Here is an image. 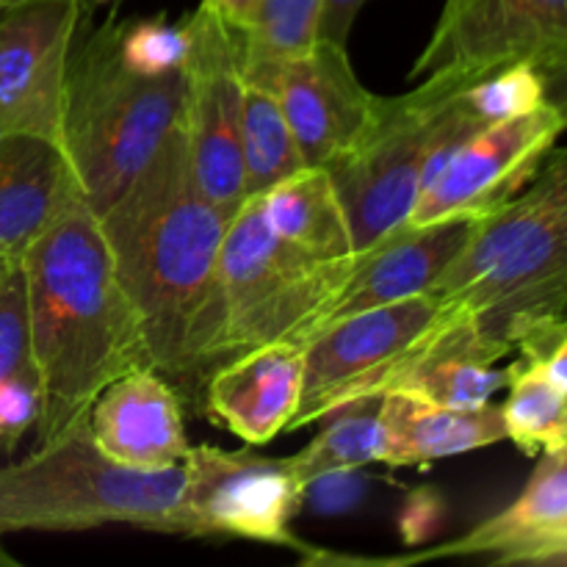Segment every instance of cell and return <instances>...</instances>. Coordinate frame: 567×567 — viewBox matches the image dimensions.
<instances>
[{"instance_id": "484cf974", "label": "cell", "mask_w": 567, "mask_h": 567, "mask_svg": "<svg viewBox=\"0 0 567 567\" xmlns=\"http://www.w3.org/2000/svg\"><path fill=\"white\" fill-rule=\"evenodd\" d=\"M324 0H258L241 37L244 78L302 55L319 42Z\"/></svg>"}, {"instance_id": "f546056e", "label": "cell", "mask_w": 567, "mask_h": 567, "mask_svg": "<svg viewBox=\"0 0 567 567\" xmlns=\"http://www.w3.org/2000/svg\"><path fill=\"white\" fill-rule=\"evenodd\" d=\"M42 415V391L37 377H11L0 382V446L11 449Z\"/></svg>"}, {"instance_id": "836d02e7", "label": "cell", "mask_w": 567, "mask_h": 567, "mask_svg": "<svg viewBox=\"0 0 567 567\" xmlns=\"http://www.w3.org/2000/svg\"><path fill=\"white\" fill-rule=\"evenodd\" d=\"M203 6L214 11L216 17H221L230 28L241 31L249 22V17H252L258 0H203Z\"/></svg>"}, {"instance_id": "2e32d148", "label": "cell", "mask_w": 567, "mask_h": 567, "mask_svg": "<svg viewBox=\"0 0 567 567\" xmlns=\"http://www.w3.org/2000/svg\"><path fill=\"white\" fill-rule=\"evenodd\" d=\"M305 343H269L216 365L205 385V413L227 432L264 446L288 432L299 410Z\"/></svg>"}, {"instance_id": "d4e9b609", "label": "cell", "mask_w": 567, "mask_h": 567, "mask_svg": "<svg viewBox=\"0 0 567 567\" xmlns=\"http://www.w3.org/2000/svg\"><path fill=\"white\" fill-rule=\"evenodd\" d=\"M382 396L360 399V402L343 404L324 415L327 426L302 449L293 454L291 465L299 482L308 485L316 476L338 468H360L365 463L382 460V421H380Z\"/></svg>"}, {"instance_id": "603a6c76", "label": "cell", "mask_w": 567, "mask_h": 567, "mask_svg": "<svg viewBox=\"0 0 567 567\" xmlns=\"http://www.w3.org/2000/svg\"><path fill=\"white\" fill-rule=\"evenodd\" d=\"M507 388L502 404L507 441L529 457L567 449V391L551 380L543 358L520 354L509 365Z\"/></svg>"}, {"instance_id": "5bb4252c", "label": "cell", "mask_w": 567, "mask_h": 567, "mask_svg": "<svg viewBox=\"0 0 567 567\" xmlns=\"http://www.w3.org/2000/svg\"><path fill=\"white\" fill-rule=\"evenodd\" d=\"M280 103L308 166L341 158L374 120L380 94L360 83L347 44L319 39L308 53L249 75Z\"/></svg>"}, {"instance_id": "7402d4cb", "label": "cell", "mask_w": 567, "mask_h": 567, "mask_svg": "<svg viewBox=\"0 0 567 567\" xmlns=\"http://www.w3.org/2000/svg\"><path fill=\"white\" fill-rule=\"evenodd\" d=\"M264 216L282 241L319 260L354 255L352 227L338 188L324 166H305L260 194Z\"/></svg>"}, {"instance_id": "7c38bea8", "label": "cell", "mask_w": 567, "mask_h": 567, "mask_svg": "<svg viewBox=\"0 0 567 567\" xmlns=\"http://www.w3.org/2000/svg\"><path fill=\"white\" fill-rule=\"evenodd\" d=\"M565 131L567 114L554 103L482 127L432 172L408 225L491 214L535 177Z\"/></svg>"}, {"instance_id": "3957f363", "label": "cell", "mask_w": 567, "mask_h": 567, "mask_svg": "<svg viewBox=\"0 0 567 567\" xmlns=\"http://www.w3.org/2000/svg\"><path fill=\"white\" fill-rule=\"evenodd\" d=\"M432 293L487 341L543 358L567 330V147H554L515 197L480 216Z\"/></svg>"}, {"instance_id": "d6986e66", "label": "cell", "mask_w": 567, "mask_h": 567, "mask_svg": "<svg viewBox=\"0 0 567 567\" xmlns=\"http://www.w3.org/2000/svg\"><path fill=\"white\" fill-rule=\"evenodd\" d=\"M75 199L81 186L59 142L0 136V258H20Z\"/></svg>"}, {"instance_id": "5b68a950", "label": "cell", "mask_w": 567, "mask_h": 567, "mask_svg": "<svg viewBox=\"0 0 567 567\" xmlns=\"http://www.w3.org/2000/svg\"><path fill=\"white\" fill-rule=\"evenodd\" d=\"M186 72L147 75L122 59L120 22L105 20L72 42L61 147L83 199L97 216L150 164L181 125Z\"/></svg>"}, {"instance_id": "8992f818", "label": "cell", "mask_w": 567, "mask_h": 567, "mask_svg": "<svg viewBox=\"0 0 567 567\" xmlns=\"http://www.w3.org/2000/svg\"><path fill=\"white\" fill-rule=\"evenodd\" d=\"M476 78L432 72L419 89L380 97L363 136L324 169L352 227L354 255L408 225L432 172L485 125L465 109L463 86Z\"/></svg>"}, {"instance_id": "7a4b0ae2", "label": "cell", "mask_w": 567, "mask_h": 567, "mask_svg": "<svg viewBox=\"0 0 567 567\" xmlns=\"http://www.w3.org/2000/svg\"><path fill=\"white\" fill-rule=\"evenodd\" d=\"M31 302L39 443L86 419L109 382L150 363L142 321L116 277L100 216L75 199L20 255Z\"/></svg>"}, {"instance_id": "277c9868", "label": "cell", "mask_w": 567, "mask_h": 567, "mask_svg": "<svg viewBox=\"0 0 567 567\" xmlns=\"http://www.w3.org/2000/svg\"><path fill=\"white\" fill-rule=\"evenodd\" d=\"M186 471L133 468L94 443L89 415L39 443L31 457L0 468V537L9 532H86L136 526L203 537L183 502Z\"/></svg>"}, {"instance_id": "44dd1931", "label": "cell", "mask_w": 567, "mask_h": 567, "mask_svg": "<svg viewBox=\"0 0 567 567\" xmlns=\"http://www.w3.org/2000/svg\"><path fill=\"white\" fill-rule=\"evenodd\" d=\"M507 354V349L487 341L460 310L393 391L443 408H482L509 382V369H496Z\"/></svg>"}, {"instance_id": "52a82bcc", "label": "cell", "mask_w": 567, "mask_h": 567, "mask_svg": "<svg viewBox=\"0 0 567 567\" xmlns=\"http://www.w3.org/2000/svg\"><path fill=\"white\" fill-rule=\"evenodd\" d=\"M354 258L302 252L271 230L260 197L244 199L221 244L216 365L269 343H308Z\"/></svg>"}, {"instance_id": "ba28073f", "label": "cell", "mask_w": 567, "mask_h": 567, "mask_svg": "<svg viewBox=\"0 0 567 567\" xmlns=\"http://www.w3.org/2000/svg\"><path fill=\"white\" fill-rule=\"evenodd\" d=\"M457 316V305L430 291L327 324L305 343L302 396L288 432L393 391Z\"/></svg>"}, {"instance_id": "d590c367", "label": "cell", "mask_w": 567, "mask_h": 567, "mask_svg": "<svg viewBox=\"0 0 567 567\" xmlns=\"http://www.w3.org/2000/svg\"><path fill=\"white\" fill-rule=\"evenodd\" d=\"M14 565H17V559L11 557L3 546H0V567H14Z\"/></svg>"}, {"instance_id": "9c48e42d", "label": "cell", "mask_w": 567, "mask_h": 567, "mask_svg": "<svg viewBox=\"0 0 567 567\" xmlns=\"http://www.w3.org/2000/svg\"><path fill=\"white\" fill-rule=\"evenodd\" d=\"M526 61L567 114V0H446L410 78L457 72L482 78Z\"/></svg>"}, {"instance_id": "4dcf8cb0", "label": "cell", "mask_w": 567, "mask_h": 567, "mask_svg": "<svg viewBox=\"0 0 567 567\" xmlns=\"http://www.w3.org/2000/svg\"><path fill=\"white\" fill-rule=\"evenodd\" d=\"M365 476L358 468H338L316 476L313 482L305 485L302 504L308 502L316 513L336 515L347 513L363 498Z\"/></svg>"}, {"instance_id": "e0dca14e", "label": "cell", "mask_w": 567, "mask_h": 567, "mask_svg": "<svg viewBox=\"0 0 567 567\" xmlns=\"http://www.w3.org/2000/svg\"><path fill=\"white\" fill-rule=\"evenodd\" d=\"M89 430L111 460L133 468L181 465L192 449L175 388L150 365L116 377L97 393Z\"/></svg>"}, {"instance_id": "ffe728a7", "label": "cell", "mask_w": 567, "mask_h": 567, "mask_svg": "<svg viewBox=\"0 0 567 567\" xmlns=\"http://www.w3.org/2000/svg\"><path fill=\"white\" fill-rule=\"evenodd\" d=\"M382 460L393 468H424L507 441L504 413L496 404L443 408L410 393H382Z\"/></svg>"}, {"instance_id": "ac0fdd59", "label": "cell", "mask_w": 567, "mask_h": 567, "mask_svg": "<svg viewBox=\"0 0 567 567\" xmlns=\"http://www.w3.org/2000/svg\"><path fill=\"white\" fill-rule=\"evenodd\" d=\"M567 535V449L546 452L524 493L468 535L443 546L424 548L396 565L446 557H487L496 565H526L532 554Z\"/></svg>"}, {"instance_id": "8fae6325", "label": "cell", "mask_w": 567, "mask_h": 567, "mask_svg": "<svg viewBox=\"0 0 567 567\" xmlns=\"http://www.w3.org/2000/svg\"><path fill=\"white\" fill-rule=\"evenodd\" d=\"M183 502L203 537H244L293 548L308 563L330 559V554L308 548V543L291 532V520L305 496L291 460L194 446L183 460Z\"/></svg>"}, {"instance_id": "8d00e7d4", "label": "cell", "mask_w": 567, "mask_h": 567, "mask_svg": "<svg viewBox=\"0 0 567 567\" xmlns=\"http://www.w3.org/2000/svg\"><path fill=\"white\" fill-rule=\"evenodd\" d=\"M11 258H0V275H3V269H6V264H9Z\"/></svg>"}, {"instance_id": "30bf717a", "label": "cell", "mask_w": 567, "mask_h": 567, "mask_svg": "<svg viewBox=\"0 0 567 567\" xmlns=\"http://www.w3.org/2000/svg\"><path fill=\"white\" fill-rule=\"evenodd\" d=\"M192 25L194 42L186 64L181 127L199 188L216 208L233 216L247 199L241 153V37L203 3L192 11Z\"/></svg>"}, {"instance_id": "9a60e30c", "label": "cell", "mask_w": 567, "mask_h": 567, "mask_svg": "<svg viewBox=\"0 0 567 567\" xmlns=\"http://www.w3.org/2000/svg\"><path fill=\"white\" fill-rule=\"evenodd\" d=\"M474 225V216H457L424 227L404 225L374 244L369 252H360L343 288L316 324L313 336L347 316L430 293L465 247Z\"/></svg>"}, {"instance_id": "4fadbf2b", "label": "cell", "mask_w": 567, "mask_h": 567, "mask_svg": "<svg viewBox=\"0 0 567 567\" xmlns=\"http://www.w3.org/2000/svg\"><path fill=\"white\" fill-rule=\"evenodd\" d=\"M86 11L81 0L0 3V136L61 144L66 61Z\"/></svg>"}, {"instance_id": "4316f807", "label": "cell", "mask_w": 567, "mask_h": 567, "mask_svg": "<svg viewBox=\"0 0 567 567\" xmlns=\"http://www.w3.org/2000/svg\"><path fill=\"white\" fill-rule=\"evenodd\" d=\"M465 109L480 125L513 120V116L529 114L548 103L546 78L526 61L504 64L487 75L476 78L474 83L463 86L460 92Z\"/></svg>"}, {"instance_id": "1f68e13d", "label": "cell", "mask_w": 567, "mask_h": 567, "mask_svg": "<svg viewBox=\"0 0 567 567\" xmlns=\"http://www.w3.org/2000/svg\"><path fill=\"white\" fill-rule=\"evenodd\" d=\"M446 520V502L432 487H419L399 513V535L408 546H426Z\"/></svg>"}, {"instance_id": "e575fe53", "label": "cell", "mask_w": 567, "mask_h": 567, "mask_svg": "<svg viewBox=\"0 0 567 567\" xmlns=\"http://www.w3.org/2000/svg\"><path fill=\"white\" fill-rule=\"evenodd\" d=\"M0 3H17V0H0ZM81 3L92 11V9H97V6H116L120 0H81Z\"/></svg>"}, {"instance_id": "83f0119b", "label": "cell", "mask_w": 567, "mask_h": 567, "mask_svg": "<svg viewBox=\"0 0 567 567\" xmlns=\"http://www.w3.org/2000/svg\"><path fill=\"white\" fill-rule=\"evenodd\" d=\"M192 42V14L183 17L181 22H169L164 20V17L120 22L122 59H125L133 70L147 72V75L186 72Z\"/></svg>"}, {"instance_id": "6da1fadb", "label": "cell", "mask_w": 567, "mask_h": 567, "mask_svg": "<svg viewBox=\"0 0 567 567\" xmlns=\"http://www.w3.org/2000/svg\"><path fill=\"white\" fill-rule=\"evenodd\" d=\"M230 219L199 188L181 125L100 216L150 363L161 374L216 369L219 258Z\"/></svg>"}, {"instance_id": "d6a6232c", "label": "cell", "mask_w": 567, "mask_h": 567, "mask_svg": "<svg viewBox=\"0 0 567 567\" xmlns=\"http://www.w3.org/2000/svg\"><path fill=\"white\" fill-rule=\"evenodd\" d=\"M365 3H369V0H324L319 39H327V42H336V44H347L354 20H358L360 9H363Z\"/></svg>"}, {"instance_id": "cb8c5ba5", "label": "cell", "mask_w": 567, "mask_h": 567, "mask_svg": "<svg viewBox=\"0 0 567 567\" xmlns=\"http://www.w3.org/2000/svg\"><path fill=\"white\" fill-rule=\"evenodd\" d=\"M244 197H260L308 166L275 94L244 78Z\"/></svg>"}, {"instance_id": "f1b7e54d", "label": "cell", "mask_w": 567, "mask_h": 567, "mask_svg": "<svg viewBox=\"0 0 567 567\" xmlns=\"http://www.w3.org/2000/svg\"><path fill=\"white\" fill-rule=\"evenodd\" d=\"M11 377H37L31 352V302L20 258H11L0 275V382Z\"/></svg>"}]
</instances>
